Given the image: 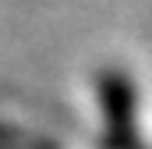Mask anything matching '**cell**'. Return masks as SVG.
<instances>
[{
	"instance_id": "obj_1",
	"label": "cell",
	"mask_w": 152,
	"mask_h": 149,
	"mask_svg": "<svg viewBox=\"0 0 152 149\" xmlns=\"http://www.w3.org/2000/svg\"><path fill=\"white\" fill-rule=\"evenodd\" d=\"M99 110H103L106 149H142V142H138V92L124 71H103Z\"/></svg>"
}]
</instances>
